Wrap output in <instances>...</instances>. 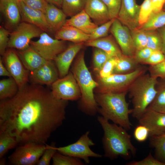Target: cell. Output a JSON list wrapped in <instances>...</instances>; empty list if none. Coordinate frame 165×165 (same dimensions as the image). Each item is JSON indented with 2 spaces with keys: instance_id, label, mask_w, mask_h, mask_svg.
I'll return each mask as SVG.
<instances>
[{
  "instance_id": "cell-24",
  "label": "cell",
  "mask_w": 165,
  "mask_h": 165,
  "mask_svg": "<svg viewBox=\"0 0 165 165\" xmlns=\"http://www.w3.org/2000/svg\"><path fill=\"white\" fill-rule=\"evenodd\" d=\"M66 24L71 26L89 35L91 34L98 26L93 22L84 10L67 19Z\"/></svg>"
},
{
  "instance_id": "cell-40",
  "label": "cell",
  "mask_w": 165,
  "mask_h": 165,
  "mask_svg": "<svg viewBox=\"0 0 165 165\" xmlns=\"http://www.w3.org/2000/svg\"><path fill=\"white\" fill-rule=\"evenodd\" d=\"M108 10L111 19L116 18L119 13L122 0H102Z\"/></svg>"
},
{
  "instance_id": "cell-41",
  "label": "cell",
  "mask_w": 165,
  "mask_h": 165,
  "mask_svg": "<svg viewBox=\"0 0 165 165\" xmlns=\"http://www.w3.org/2000/svg\"><path fill=\"white\" fill-rule=\"evenodd\" d=\"M148 70L151 76L165 79V60L157 64L150 65Z\"/></svg>"
},
{
  "instance_id": "cell-34",
  "label": "cell",
  "mask_w": 165,
  "mask_h": 165,
  "mask_svg": "<svg viewBox=\"0 0 165 165\" xmlns=\"http://www.w3.org/2000/svg\"><path fill=\"white\" fill-rule=\"evenodd\" d=\"M131 35L136 51L147 47V31L139 28L131 31Z\"/></svg>"
},
{
  "instance_id": "cell-19",
  "label": "cell",
  "mask_w": 165,
  "mask_h": 165,
  "mask_svg": "<svg viewBox=\"0 0 165 165\" xmlns=\"http://www.w3.org/2000/svg\"><path fill=\"white\" fill-rule=\"evenodd\" d=\"M84 10L98 26L111 20L108 9L102 0H87Z\"/></svg>"
},
{
  "instance_id": "cell-53",
  "label": "cell",
  "mask_w": 165,
  "mask_h": 165,
  "mask_svg": "<svg viewBox=\"0 0 165 165\" xmlns=\"http://www.w3.org/2000/svg\"><path fill=\"white\" fill-rule=\"evenodd\" d=\"M5 160L4 159H2L0 160V165H4L5 163Z\"/></svg>"
},
{
  "instance_id": "cell-36",
  "label": "cell",
  "mask_w": 165,
  "mask_h": 165,
  "mask_svg": "<svg viewBox=\"0 0 165 165\" xmlns=\"http://www.w3.org/2000/svg\"><path fill=\"white\" fill-rule=\"evenodd\" d=\"M146 31L147 36V47L153 50L161 51L162 40L159 33L155 30Z\"/></svg>"
},
{
  "instance_id": "cell-16",
  "label": "cell",
  "mask_w": 165,
  "mask_h": 165,
  "mask_svg": "<svg viewBox=\"0 0 165 165\" xmlns=\"http://www.w3.org/2000/svg\"><path fill=\"white\" fill-rule=\"evenodd\" d=\"M138 120L140 124L148 129L149 137L165 133V113L147 109Z\"/></svg>"
},
{
  "instance_id": "cell-45",
  "label": "cell",
  "mask_w": 165,
  "mask_h": 165,
  "mask_svg": "<svg viewBox=\"0 0 165 165\" xmlns=\"http://www.w3.org/2000/svg\"><path fill=\"white\" fill-rule=\"evenodd\" d=\"M128 165H165V163L155 158L150 153L145 159L139 161H132L127 163Z\"/></svg>"
},
{
  "instance_id": "cell-5",
  "label": "cell",
  "mask_w": 165,
  "mask_h": 165,
  "mask_svg": "<svg viewBox=\"0 0 165 165\" xmlns=\"http://www.w3.org/2000/svg\"><path fill=\"white\" fill-rule=\"evenodd\" d=\"M157 79L145 73L138 76L128 89L129 97L131 99L133 107L131 114L138 120L156 96Z\"/></svg>"
},
{
  "instance_id": "cell-33",
  "label": "cell",
  "mask_w": 165,
  "mask_h": 165,
  "mask_svg": "<svg viewBox=\"0 0 165 165\" xmlns=\"http://www.w3.org/2000/svg\"><path fill=\"white\" fill-rule=\"evenodd\" d=\"M53 165H83L84 163L78 158L56 152L52 158Z\"/></svg>"
},
{
  "instance_id": "cell-25",
  "label": "cell",
  "mask_w": 165,
  "mask_h": 165,
  "mask_svg": "<svg viewBox=\"0 0 165 165\" xmlns=\"http://www.w3.org/2000/svg\"><path fill=\"white\" fill-rule=\"evenodd\" d=\"M0 9L9 24L18 25L21 18L18 0H0Z\"/></svg>"
},
{
  "instance_id": "cell-54",
  "label": "cell",
  "mask_w": 165,
  "mask_h": 165,
  "mask_svg": "<svg viewBox=\"0 0 165 165\" xmlns=\"http://www.w3.org/2000/svg\"><path fill=\"white\" fill-rule=\"evenodd\" d=\"M164 9H165V4H164V7H163Z\"/></svg>"
},
{
  "instance_id": "cell-22",
  "label": "cell",
  "mask_w": 165,
  "mask_h": 165,
  "mask_svg": "<svg viewBox=\"0 0 165 165\" xmlns=\"http://www.w3.org/2000/svg\"><path fill=\"white\" fill-rule=\"evenodd\" d=\"M90 35L75 27L65 24L55 32V37L58 39L70 41L75 43L88 41Z\"/></svg>"
},
{
  "instance_id": "cell-26",
  "label": "cell",
  "mask_w": 165,
  "mask_h": 165,
  "mask_svg": "<svg viewBox=\"0 0 165 165\" xmlns=\"http://www.w3.org/2000/svg\"><path fill=\"white\" fill-rule=\"evenodd\" d=\"M117 62L113 74H123L131 73L140 65L134 57L122 53L116 56Z\"/></svg>"
},
{
  "instance_id": "cell-8",
  "label": "cell",
  "mask_w": 165,
  "mask_h": 165,
  "mask_svg": "<svg viewBox=\"0 0 165 165\" xmlns=\"http://www.w3.org/2000/svg\"><path fill=\"white\" fill-rule=\"evenodd\" d=\"M90 132L86 131L75 143L67 146L55 147L58 152L64 155L78 158L82 160L86 164L90 163V157L99 158L102 156L92 151L90 147L95 144L89 137Z\"/></svg>"
},
{
  "instance_id": "cell-32",
  "label": "cell",
  "mask_w": 165,
  "mask_h": 165,
  "mask_svg": "<svg viewBox=\"0 0 165 165\" xmlns=\"http://www.w3.org/2000/svg\"><path fill=\"white\" fill-rule=\"evenodd\" d=\"M18 143L14 136L5 132H0V158L9 150L14 148Z\"/></svg>"
},
{
  "instance_id": "cell-48",
  "label": "cell",
  "mask_w": 165,
  "mask_h": 165,
  "mask_svg": "<svg viewBox=\"0 0 165 165\" xmlns=\"http://www.w3.org/2000/svg\"><path fill=\"white\" fill-rule=\"evenodd\" d=\"M154 50L146 47L136 51L134 58L139 64L143 63L148 59Z\"/></svg>"
},
{
  "instance_id": "cell-6",
  "label": "cell",
  "mask_w": 165,
  "mask_h": 165,
  "mask_svg": "<svg viewBox=\"0 0 165 165\" xmlns=\"http://www.w3.org/2000/svg\"><path fill=\"white\" fill-rule=\"evenodd\" d=\"M148 70L146 67L140 66L134 71L126 74H112L104 78L97 77L98 86L96 93H120L127 92L133 82Z\"/></svg>"
},
{
  "instance_id": "cell-47",
  "label": "cell",
  "mask_w": 165,
  "mask_h": 165,
  "mask_svg": "<svg viewBox=\"0 0 165 165\" xmlns=\"http://www.w3.org/2000/svg\"><path fill=\"white\" fill-rule=\"evenodd\" d=\"M9 31L2 27L0 28V53L2 55L5 54L8 46L9 39Z\"/></svg>"
},
{
  "instance_id": "cell-37",
  "label": "cell",
  "mask_w": 165,
  "mask_h": 165,
  "mask_svg": "<svg viewBox=\"0 0 165 165\" xmlns=\"http://www.w3.org/2000/svg\"><path fill=\"white\" fill-rule=\"evenodd\" d=\"M115 19H112L99 26H98L90 35L88 41L95 40L108 36L109 30H110Z\"/></svg>"
},
{
  "instance_id": "cell-1",
  "label": "cell",
  "mask_w": 165,
  "mask_h": 165,
  "mask_svg": "<svg viewBox=\"0 0 165 165\" xmlns=\"http://www.w3.org/2000/svg\"><path fill=\"white\" fill-rule=\"evenodd\" d=\"M68 101L56 98L42 85L28 82L13 97L0 102V132L18 143L46 144L66 118Z\"/></svg>"
},
{
  "instance_id": "cell-23",
  "label": "cell",
  "mask_w": 165,
  "mask_h": 165,
  "mask_svg": "<svg viewBox=\"0 0 165 165\" xmlns=\"http://www.w3.org/2000/svg\"><path fill=\"white\" fill-rule=\"evenodd\" d=\"M45 14L51 32H56L66 23V15L62 9L53 4L48 3Z\"/></svg>"
},
{
  "instance_id": "cell-14",
  "label": "cell",
  "mask_w": 165,
  "mask_h": 165,
  "mask_svg": "<svg viewBox=\"0 0 165 165\" xmlns=\"http://www.w3.org/2000/svg\"><path fill=\"white\" fill-rule=\"evenodd\" d=\"M140 6L136 0H122L117 18L131 31L139 27L138 17Z\"/></svg>"
},
{
  "instance_id": "cell-51",
  "label": "cell",
  "mask_w": 165,
  "mask_h": 165,
  "mask_svg": "<svg viewBox=\"0 0 165 165\" xmlns=\"http://www.w3.org/2000/svg\"><path fill=\"white\" fill-rule=\"evenodd\" d=\"M0 76L11 77V76L5 66L3 64L2 59H0Z\"/></svg>"
},
{
  "instance_id": "cell-43",
  "label": "cell",
  "mask_w": 165,
  "mask_h": 165,
  "mask_svg": "<svg viewBox=\"0 0 165 165\" xmlns=\"http://www.w3.org/2000/svg\"><path fill=\"white\" fill-rule=\"evenodd\" d=\"M148 129L145 126L140 124L135 128L134 135L135 139L139 142L145 141L149 137Z\"/></svg>"
},
{
  "instance_id": "cell-38",
  "label": "cell",
  "mask_w": 165,
  "mask_h": 165,
  "mask_svg": "<svg viewBox=\"0 0 165 165\" xmlns=\"http://www.w3.org/2000/svg\"><path fill=\"white\" fill-rule=\"evenodd\" d=\"M152 12L151 0H144L140 6L138 17V28L146 23Z\"/></svg>"
},
{
  "instance_id": "cell-30",
  "label": "cell",
  "mask_w": 165,
  "mask_h": 165,
  "mask_svg": "<svg viewBox=\"0 0 165 165\" xmlns=\"http://www.w3.org/2000/svg\"><path fill=\"white\" fill-rule=\"evenodd\" d=\"M87 0H62V10L67 16L72 17L84 9Z\"/></svg>"
},
{
  "instance_id": "cell-52",
  "label": "cell",
  "mask_w": 165,
  "mask_h": 165,
  "mask_svg": "<svg viewBox=\"0 0 165 165\" xmlns=\"http://www.w3.org/2000/svg\"><path fill=\"white\" fill-rule=\"evenodd\" d=\"M49 3L53 4L59 8H61L62 0H46Z\"/></svg>"
},
{
  "instance_id": "cell-20",
  "label": "cell",
  "mask_w": 165,
  "mask_h": 165,
  "mask_svg": "<svg viewBox=\"0 0 165 165\" xmlns=\"http://www.w3.org/2000/svg\"><path fill=\"white\" fill-rule=\"evenodd\" d=\"M112 35L84 42V45L100 49L111 57H116L122 53L121 49Z\"/></svg>"
},
{
  "instance_id": "cell-49",
  "label": "cell",
  "mask_w": 165,
  "mask_h": 165,
  "mask_svg": "<svg viewBox=\"0 0 165 165\" xmlns=\"http://www.w3.org/2000/svg\"><path fill=\"white\" fill-rule=\"evenodd\" d=\"M165 0H151L152 13H156L162 10Z\"/></svg>"
},
{
  "instance_id": "cell-44",
  "label": "cell",
  "mask_w": 165,
  "mask_h": 165,
  "mask_svg": "<svg viewBox=\"0 0 165 165\" xmlns=\"http://www.w3.org/2000/svg\"><path fill=\"white\" fill-rule=\"evenodd\" d=\"M165 60V55L159 50H154L149 57L142 64L150 65L157 64Z\"/></svg>"
},
{
  "instance_id": "cell-28",
  "label": "cell",
  "mask_w": 165,
  "mask_h": 165,
  "mask_svg": "<svg viewBox=\"0 0 165 165\" xmlns=\"http://www.w3.org/2000/svg\"><path fill=\"white\" fill-rule=\"evenodd\" d=\"M19 87L16 81L12 77L0 81V99L1 100L11 98L17 93Z\"/></svg>"
},
{
  "instance_id": "cell-3",
  "label": "cell",
  "mask_w": 165,
  "mask_h": 165,
  "mask_svg": "<svg viewBox=\"0 0 165 165\" xmlns=\"http://www.w3.org/2000/svg\"><path fill=\"white\" fill-rule=\"evenodd\" d=\"M127 92L96 93L94 95L98 106V112L105 119L127 130L132 126L129 118L131 109H129V103L126 99Z\"/></svg>"
},
{
  "instance_id": "cell-42",
  "label": "cell",
  "mask_w": 165,
  "mask_h": 165,
  "mask_svg": "<svg viewBox=\"0 0 165 165\" xmlns=\"http://www.w3.org/2000/svg\"><path fill=\"white\" fill-rule=\"evenodd\" d=\"M47 148L45 150L38 161V165H49L54 154L57 152L55 147L47 145Z\"/></svg>"
},
{
  "instance_id": "cell-29",
  "label": "cell",
  "mask_w": 165,
  "mask_h": 165,
  "mask_svg": "<svg viewBox=\"0 0 165 165\" xmlns=\"http://www.w3.org/2000/svg\"><path fill=\"white\" fill-rule=\"evenodd\" d=\"M165 26V11L152 13L147 21L138 28L145 31H154Z\"/></svg>"
},
{
  "instance_id": "cell-13",
  "label": "cell",
  "mask_w": 165,
  "mask_h": 165,
  "mask_svg": "<svg viewBox=\"0 0 165 165\" xmlns=\"http://www.w3.org/2000/svg\"><path fill=\"white\" fill-rule=\"evenodd\" d=\"M110 31L119 45L122 53L134 57L136 51L131 31L116 18L110 29Z\"/></svg>"
},
{
  "instance_id": "cell-15",
  "label": "cell",
  "mask_w": 165,
  "mask_h": 165,
  "mask_svg": "<svg viewBox=\"0 0 165 165\" xmlns=\"http://www.w3.org/2000/svg\"><path fill=\"white\" fill-rule=\"evenodd\" d=\"M59 74L53 61H47L35 70L30 72L31 83L51 86L59 78Z\"/></svg>"
},
{
  "instance_id": "cell-12",
  "label": "cell",
  "mask_w": 165,
  "mask_h": 165,
  "mask_svg": "<svg viewBox=\"0 0 165 165\" xmlns=\"http://www.w3.org/2000/svg\"><path fill=\"white\" fill-rule=\"evenodd\" d=\"M4 56L5 67L16 82L19 88L22 87L28 82L30 72L25 68L17 52L13 50H8Z\"/></svg>"
},
{
  "instance_id": "cell-31",
  "label": "cell",
  "mask_w": 165,
  "mask_h": 165,
  "mask_svg": "<svg viewBox=\"0 0 165 165\" xmlns=\"http://www.w3.org/2000/svg\"><path fill=\"white\" fill-rule=\"evenodd\" d=\"M150 145L155 149L156 158L165 163V133L150 137Z\"/></svg>"
},
{
  "instance_id": "cell-4",
  "label": "cell",
  "mask_w": 165,
  "mask_h": 165,
  "mask_svg": "<svg viewBox=\"0 0 165 165\" xmlns=\"http://www.w3.org/2000/svg\"><path fill=\"white\" fill-rule=\"evenodd\" d=\"M71 72L79 87L81 94L79 107L81 111L90 116L98 112V106L96 101L94 90L98 84L93 78L87 67L84 54L82 52L78 55L72 68Z\"/></svg>"
},
{
  "instance_id": "cell-50",
  "label": "cell",
  "mask_w": 165,
  "mask_h": 165,
  "mask_svg": "<svg viewBox=\"0 0 165 165\" xmlns=\"http://www.w3.org/2000/svg\"><path fill=\"white\" fill-rule=\"evenodd\" d=\"M159 33L162 40V47L161 51L165 55V26L160 28Z\"/></svg>"
},
{
  "instance_id": "cell-39",
  "label": "cell",
  "mask_w": 165,
  "mask_h": 165,
  "mask_svg": "<svg viewBox=\"0 0 165 165\" xmlns=\"http://www.w3.org/2000/svg\"><path fill=\"white\" fill-rule=\"evenodd\" d=\"M117 62L116 57H112L105 63L98 73V76L104 78L113 74V70Z\"/></svg>"
},
{
  "instance_id": "cell-27",
  "label": "cell",
  "mask_w": 165,
  "mask_h": 165,
  "mask_svg": "<svg viewBox=\"0 0 165 165\" xmlns=\"http://www.w3.org/2000/svg\"><path fill=\"white\" fill-rule=\"evenodd\" d=\"M161 79L162 81H158L156 94L147 109L165 113V79Z\"/></svg>"
},
{
  "instance_id": "cell-21",
  "label": "cell",
  "mask_w": 165,
  "mask_h": 165,
  "mask_svg": "<svg viewBox=\"0 0 165 165\" xmlns=\"http://www.w3.org/2000/svg\"><path fill=\"white\" fill-rule=\"evenodd\" d=\"M17 53L24 66L30 72L38 68L48 61L30 46L25 50L18 51Z\"/></svg>"
},
{
  "instance_id": "cell-55",
  "label": "cell",
  "mask_w": 165,
  "mask_h": 165,
  "mask_svg": "<svg viewBox=\"0 0 165 165\" xmlns=\"http://www.w3.org/2000/svg\"><path fill=\"white\" fill-rule=\"evenodd\" d=\"M18 1H22L23 0H18Z\"/></svg>"
},
{
  "instance_id": "cell-9",
  "label": "cell",
  "mask_w": 165,
  "mask_h": 165,
  "mask_svg": "<svg viewBox=\"0 0 165 165\" xmlns=\"http://www.w3.org/2000/svg\"><path fill=\"white\" fill-rule=\"evenodd\" d=\"M43 32L33 24L22 22L10 34L8 47L19 50H25L30 46L31 39L39 37Z\"/></svg>"
},
{
  "instance_id": "cell-7",
  "label": "cell",
  "mask_w": 165,
  "mask_h": 165,
  "mask_svg": "<svg viewBox=\"0 0 165 165\" xmlns=\"http://www.w3.org/2000/svg\"><path fill=\"white\" fill-rule=\"evenodd\" d=\"M47 148L46 144L28 142L17 147L8 157L10 163L15 165H34L37 164Z\"/></svg>"
},
{
  "instance_id": "cell-46",
  "label": "cell",
  "mask_w": 165,
  "mask_h": 165,
  "mask_svg": "<svg viewBox=\"0 0 165 165\" xmlns=\"http://www.w3.org/2000/svg\"><path fill=\"white\" fill-rule=\"evenodd\" d=\"M22 1L28 7L45 13L48 4L46 0H23Z\"/></svg>"
},
{
  "instance_id": "cell-18",
  "label": "cell",
  "mask_w": 165,
  "mask_h": 165,
  "mask_svg": "<svg viewBox=\"0 0 165 165\" xmlns=\"http://www.w3.org/2000/svg\"><path fill=\"white\" fill-rule=\"evenodd\" d=\"M84 42L74 43L68 46L55 58L56 65L60 78L68 73L70 65L74 58L83 47Z\"/></svg>"
},
{
  "instance_id": "cell-2",
  "label": "cell",
  "mask_w": 165,
  "mask_h": 165,
  "mask_svg": "<svg viewBox=\"0 0 165 165\" xmlns=\"http://www.w3.org/2000/svg\"><path fill=\"white\" fill-rule=\"evenodd\" d=\"M97 120L103 130L102 141L105 157L113 160L120 156L127 160L135 155L136 148L127 130L115 123H109L102 116H98Z\"/></svg>"
},
{
  "instance_id": "cell-11",
  "label": "cell",
  "mask_w": 165,
  "mask_h": 165,
  "mask_svg": "<svg viewBox=\"0 0 165 165\" xmlns=\"http://www.w3.org/2000/svg\"><path fill=\"white\" fill-rule=\"evenodd\" d=\"M51 86L52 92L57 99L75 101L81 97L79 87L71 72L64 77L58 79Z\"/></svg>"
},
{
  "instance_id": "cell-10",
  "label": "cell",
  "mask_w": 165,
  "mask_h": 165,
  "mask_svg": "<svg viewBox=\"0 0 165 165\" xmlns=\"http://www.w3.org/2000/svg\"><path fill=\"white\" fill-rule=\"evenodd\" d=\"M30 46L47 60L53 61L68 47L65 41L54 39L45 32L36 41L30 42Z\"/></svg>"
},
{
  "instance_id": "cell-35",
  "label": "cell",
  "mask_w": 165,
  "mask_h": 165,
  "mask_svg": "<svg viewBox=\"0 0 165 165\" xmlns=\"http://www.w3.org/2000/svg\"><path fill=\"white\" fill-rule=\"evenodd\" d=\"M111 57L102 50L95 48L93 59L94 71L98 73L105 63Z\"/></svg>"
},
{
  "instance_id": "cell-17",
  "label": "cell",
  "mask_w": 165,
  "mask_h": 165,
  "mask_svg": "<svg viewBox=\"0 0 165 165\" xmlns=\"http://www.w3.org/2000/svg\"><path fill=\"white\" fill-rule=\"evenodd\" d=\"M18 3L21 18L24 22L37 26L44 32L51 31L44 13L28 7L22 1H18Z\"/></svg>"
}]
</instances>
